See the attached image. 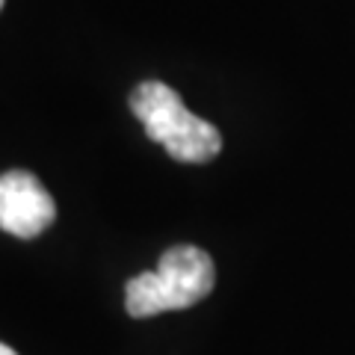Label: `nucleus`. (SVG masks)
<instances>
[{"label": "nucleus", "mask_w": 355, "mask_h": 355, "mask_svg": "<svg viewBox=\"0 0 355 355\" xmlns=\"http://www.w3.org/2000/svg\"><path fill=\"white\" fill-rule=\"evenodd\" d=\"M0 355H18V352H15V349H9L6 343H0Z\"/></svg>", "instance_id": "4"}, {"label": "nucleus", "mask_w": 355, "mask_h": 355, "mask_svg": "<svg viewBox=\"0 0 355 355\" xmlns=\"http://www.w3.org/2000/svg\"><path fill=\"white\" fill-rule=\"evenodd\" d=\"M0 6H3V0H0Z\"/></svg>", "instance_id": "5"}, {"label": "nucleus", "mask_w": 355, "mask_h": 355, "mask_svg": "<svg viewBox=\"0 0 355 355\" xmlns=\"http://www.w3.org/2000/svg\"><path fill=\"white\" fill-rule=\"evenodd\" d=\"M57 219V205L33 172L9 169L0 175V231L21 240L39 237Z\"/></svg>", "instance_id": "3"}, {"label": "nucleus", "mask_w": 355, "mask_h": 355, "mask_svg": "<svg viewBox=\"0 0 355 355\" xmlns=\"http://www.w3.org/2000/svg\"><path fill=\"white\" fill-rule=\"evenodd\" d=\"M128 104L142 121L146 137L181 163H207L222 151V133L210 121L193 116L181 95L160 80H146L130 92Z\"/></svg>", "instance_id": "2"}, {"label": "nucleus", "mask_w": 355, "mask_h": 355, "mask_svg": "<svg viewBox=\"0 0 355 355\" xmlns=\"http://www.w3.org/2000/svg\"><path fill=\"white\" fill-rule=\"evenodd\" d=\"M216 266L198 246H172L163 252L157 270L139 272L125 284V311L137 320L157 317L163 311H184L210 296Z\"/></svg>", "instance_id": "1"}]
</instances>
